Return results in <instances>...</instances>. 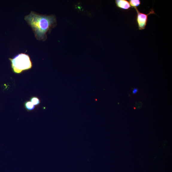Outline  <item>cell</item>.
Wrapping results in <instances>:
<instances>
[{
  "mask_svg": "<svg viewBox=\"0 0 172 172\" xmlns=\"http://www.w3.org/2000/svg\"><path fill=\"white\" fill-rule=\"evenodd\" d=\"M25 20L32 29L37 40L43 41L46 40L47 33L56 22L54 16L42 15L33 11L25 17Z\"/></svg>",
  "mask_w": 172,
  "mask_h": 172,
  "instance_id": "cell-1",
  "label": "cell"
},
{
  "mask_svg": "<svg viewBox=\"0 0 172 172\" xmlns=\"http://www.w3.org/2000/svg\"><path fill=\"white\" fill-rule=\"evenodd\" d=\"M12 70L15 73L20 74L23 71L30 69L32 62L29 56L25 53L19 54L13 58H9Z\"/></svg>",
  "mask_w": 172,
  "mask_h": 172,
  "instance_id": "cell-2",
  "label": "cell"
},
{
  "mask_svg": "<svg viewBox=\"0 0 172 172\" xmlns=\"http://www.w3.org/2000/svg\"><path fill=\"white\" fill-rule=\"evenodd\" d=\"M137 13L136 22L139 30L144 29L148 22V16L150 14H156L153 9H151L150 12L147 14L142 13L139 11L137 7L134 8Z\"/></svg>",
  "mask_w": 172,
  "mask_h": 172,
  "instance_id": "cell-3",
  "label": "cell"
},
{
  "mask_svg": "<svg viewBox=\"0 0 172 172\" xmlns=\"http://www.w3.org/2000/svg\"><path fill=\"white\" fill-rule=\"evenodd\" d=\"M117 7L123 10H128L132 8L129 1L127 0H116Z\"/></svg>",
  "mask_w": 172,
  "mask_h": 172,
  "instance_id": "cell-4",
  "label": "cell"
},
{
  "mask_svg": "<svg viewBox=\"0 0 172 172\" xmlns=\"http://www.w3.org/2000/svg\"><path fill=\"white\" fill-rule=\"evenodd\" d=\"M24 106L25 109L28 111H30L33 110L35 108L34 106L30 101H28L25 102Z\"/></svg>",
  "mask_w": 172,
  "mask_h": 172,
  "instance_id": "cell-5",
  "label": "cell"
},
{
  "mask_svg": "<svg viewBox=\"0 0 172 172\" xmlns=\"http://www.w3.org/2000/svg\"><path fill=\"white\" fill-rule=\"evenodd\" d=\"M129 1L131 7L134 8L139 7L141 4L139 0H129Z\"/></svg>",
  "mask_w": 172,
  "mask_h": 172,
  "instance_id": "cell-6",
  "label": "cell"
},
{
  "mask_svg": "<svg viewBox=\"0 0 172 172\" xmlns=\"http://www.w3.org/2000/svg\"><path fill=\"white\" fill-rule=\"evenodd\" d=\"M30 101L32 104L35 106L39 105L40 103V100L36 97L34 96L32 97L30 99Z\"/></svg>",
  "mask_w": 172,
  "mask_h": 172,
  "instance_id": "cell-7",
  "label": "cell"
},
{
  "mask_svg": "<svg viewBox=\"0 0 172 172\" xmlns=\"http://www.w3.org/2000/svg\"><path fill=\"white\" fill-rule=\"evenodd\" d=\"M138 91V89L137 88H134L133 91V94H135Z\"/></svg>",
  "mask_w": 172,
  "mask_h": 172,
  "instance_id": "cell-8",
  "label": "cell"
}]
</instances>
